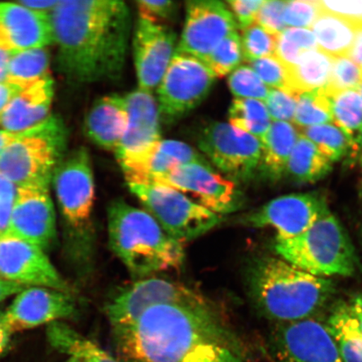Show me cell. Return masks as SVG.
<instances>
[{"mask_svg":"<svg viewBox=\"0 0 362 362\" xmlns=\"http://www.w3.org/2000/svg\"><path fill=\"white\" fill-rule=\"evenodd\" d=\"M111 328L123 362H243L211 305H158Z\"/></svg>","mask_w":362,"mask_h":362,"instance_id":"cell-1","label":"cell"},{"mask_svg":"<svg viewBox=\"0 0 362 362\" xmlns=\"http://www.w3.org/2000/svg\"><path fill=\"white\" fill-rule=\"evenodd\" d=\"M57 71L72 84L119 79L131 33L129 8L119 0L59 1L49 13Z\"/></svg>","mask_w":362,"mask_h":362,"instance_id":"cell-2","label":"cell"},{"mask_svg":"<svg viewBox=\"0 0 362 362\" xmlns=\"http://www.w3.org/2000/svg\"><path fill=\"white\" fill-rule=\"evenodd\" d=\"M248 287L261 313L279 323L315 318L336 291L332 280L274 257L253 262L248 271Z\"/></svg>","mask_w":362,"mask_h":362,"instance_id":"cell-3","label":"cell"},{"mask_svg":"<svg viewBox=\"0 0 362 362\" xmlns=\"http://www.w3.org/2000/svg\"><path fill=\"white\" fill-rule=\"evenodd\" d=\"M107 230L112 252L136 279L184 264L182 244L170 238L146 210L122 199L107 207Z\"/></svg>","mask_w":362,"mask_h":362,"instance_id":"cell-4","label":"cell"},{"mask_svg":"<svg viewBox=\"0 0 362 362\" xmlns=\"http://www.w3.org/2000/svg\"><path fill=\"white\" fill-rule=\"evenodd\" d=\"M52 181L64 219L71 259L81 274H88L95 250V188L87 149L80 147L63 157L54 170Z\"/></svg>","mask_w":362,"mask_h":362,"instance_id":"cell-5","label":"cell"},{"mask_svg":"<svg viewBox=\"0 0 362 362\" xmlns=\"http://www.w3.org/2000/svg\"><path fill=\"white\" fill-rule=\"evenodd\" d=\"M274 249L280 259L317 277H351L361 269L349 235L332 212L300 236L275 240Z\"/></svg>","mask_w":362,"mask_h":362,"instance_id":"cell-6","label":"cell"},{"mask_svg":"<svg viewBox=\"0 0 362 362\" xmlns=\"http://www.w3.org/2000/svg\"><path fill=\"white\" fill-rule=\"evenodd\" d=\"M66 129L57 116L17 134L0 156V174L18 188L49 189L54 170L65 156Z\"/></svg>","mask_w":362,"mask_h":362,"instance_id":"cell-7","label":"cell"},{"mask_svg":"<svg viewBox=\"0 0 362 362\" xmlns=\"http://www.w3.org/2000/svg\"><path fill=\"white\" fill-rule=\"evenodd\" d=\"M128 185L148 214L170 238L182 245L209 232L223 220L221 216L199 205L173 188L151 184Z\"/></svg>","mask_w":362,"mask_h":362,"instance_id":"cell-8","label":"cell"},{"mask_svg":"<svg viewBox=\"0 0 362 362\" xmlns=\"http://www.w3.org/2000/svg\"><path fill=\"white\" fill-rule=\"evenodd\" d=\"M216 78L198 58L176 51L156 88L160 119L168 124L188 115L205 100Z\"/></svg>","mask_w":362,"mask_h":362,"instance_id":"cell-9","label":"cell"},{"mask_svg":"<svg viewBox=\"0 0 362 362\" xmlns=\"http://www.w3.org/2000/svg\"><path fill=\"white\" fill-rule=\"evenodd\" d=\"M206 306L211 305L201 293L169 279L149 277L122 287L105 306L111 327L133 322L144 311L158 305Z\"/></svg>","mask_w":362,"mask_h":362,"instance_id":"cell-10","label":"cell"},{"mask_svg":"<svg viewBox=\"0 0 362 362\" xmlns=\"http://www.w3.org/2000/svg\"><path fill=\"white\" fill-rule=\"evenodd\" d=\"M149 184L173 188L220 216L237 211L243 204L236 183L217 173L207 161L177 165Z\"/></svg>","mask_w":362,"mask_h":362,"instance_id":"cell-11","label":"cell"},{"mask_svg":"<svg viewBox=\"0 0 362 362\" xmlns=\"http://www.w3.org/2000/svg\"><path fill=\"white\" fill-rule=\"evenodd\" d=\"M198 146L226 178L247 180L259 170L262 143L230 124L215 122L202 130Z\"/></svg>","mask_w":362,"mask_h":362,"instance_id":"cell-12","label":"cell"},{"mask_svg":"<svg viewBox=\"0 0 362 362\" xmlns=\"http://www.w3.org/2000/svg\"><path fill=\"white\" fill-rule=\"evenodd\" d=\"M330 214L327 197L320 192L286 194L264 204L243 217L242 223L252 228H273L276 240L300 236Z\"/></svg>","mask_w":362,"mask_h":362,"instance_id":"cell-13","label":"cell"},{"mask_svg":"<svg viewBox=\"0 0 362 362\" xmlns=\"http://www.w3.org/2000/svg\"><path fill=\"white\" fill-rule=\"evenodd\" d=\"M271 346L277 362H342L327 325L315 318L279 323Z\"/></svg>","mask_w":362,"mask_h":362,"instance_id":"cell-14","label":"cell"},{"mask_svg":"<svg viewBox=\"0 0 362 362\" xmlns=\"http://www.w3.org/2000/svg\"><path fill=\"white\" fill-rule=\"evenodd\" d=\"M0 278L25 286L71 291L43 249L8 233L0 236Z\"/></svg>","mask_w":362,"mask_h":362,"instance_id":"cell-15","label":"cell"},{"mask_svg":"<svg viewBox=\"0 0 362 362\" xmlns=\"http://www.w3.org/2000/svg\"><path fill=\"white\" fill-rule=\"evenodd\" d=\"M236 30L233 13L223 3L192 0L185 7L184 29L176 51L204 62L221 40Z\"/></svg>","mask_w":362,"mask_h":362,"instance_id":"cell-16","label":"cell"},{"mask_svg":"<svg viewBox=\"0 0 362 362\" xmlns=\"http://www.w3.org/2000/svg\"><path fill=\"white\" fill-rule=\"evenodd\" d=\"M177 35L161 23L139 16L134 57L139 88L152 92L164 76L177 49Z\"/></svg>","mask_w":362,"mask_h":362,"instance_id":"cell-17","label":"cell"},{"mask_svg":"<svg viewBox=\"0 0 362 362\" xmlns=\"http://www.w3.org/2000/svg\"><path fill=\"white\" fill-rule=\"evenodd\" d=\"M127 124L123 138L116 148L119 164L146 155L160 141V116L152 92L136 89L124 97Z\"/></svg>","mask_w":362,"mask_h":362,"instance_id":"cell-18","label":"cell"},{"mask_svg":"<svg viewBox=\"0 0 362 362\" xmlns=\"http://www.w3.org/2000/svg\"><path fill=\"white\" fill-rule=\"evenodd\" d=\"M8 233L43 249L57 237L55 209L49 189L18 188Z\"/></svg>","mask_w":362,"mask_h":362,"instance_id":"cell-19","label":"cell"},{"mask_svg":"<svg viewBox=\"0 0 362 362\" xmlns=\"http://www.w3.org/2000/svg\"><path fill=\"white\" fill-rule=\"evenodd\" d=\"M76 313V304L71 293L34 287L19 293L4 315L13 334L69 318Z\"/></svg>","mask_w":362,"mask_h":362,"instance_id":"cell-20","label":"cell"},{"mask_svg":"<svg viewBox=\"0 0 362 362\" xmlns=\"http://www.w3.org/2000/svg\"><path fill=\"white\" fill-rule=\"evenodd\" d=\"M54 43L49 13L0 3V47L11 52L47 48Z\"/></svg>","mask_w":362,"mask_h":362,"instance_id":"cell-21","label":"cell"},{"mask_svg":"<svg viewBox=\"0 0 362 362\" xmlns=\"http://www.w3.org/2000/svg\"><path fill=\"white\" fill-rule=\"evenodd\" d=\"M206 161L205 158L187 144L161 139L146 155L122 163L120 166L128 184H149L177 165Z\"/></svg>","mask_w":362,"mask_h":362,"instance_id":"cell-22","label":"cell"},{"mask_svg":"<svg viewBox=\"0 0 362 362\" xmlns=\"http://www.w3.org/2000/svg\"><path fill=\"white\" fill-rule=\"evenodd\" d=\"M54 81L51 76L21 90L0 115V127L21 134L43 123L51 115Z\"/></svg>","mask_w":362,"mask_h":362,"instance_id":"cell-23","label":"cell"},{"mask_svg":"<svg viewBox=\"0 0 362 362\" xmlns=\"http://www.w3.org/2000/svg\"><path fill=\"white\" fill-rule=\"evenodd\" d=\"M127 110L124 97L108 95L98 99L88 112L84 130L98 146L115 151L125 132Z\"/></svg>","mask_w":362,"mask_h":362,"instance_id":"cell-24","label":"cell"},{"mask_svg":"<svg viewBox=\"0 0 362 362\" xmlns=\"http://www.w3.org/2000/svg\"><path fill=\"white\" fill-rule=\"evenodd\" d=\"M300 136L298 129L288 122H274L262 143L259 170L272 181L282 178L293 148Z\"/></svg>","mask_w":362,"mask_h":362,"instance_id":"cell-25","label":"cell"},{"mask_svg":"<svg viewBox=\"0 0 362 362\" xmlns=\"http://www.w3.org/2000/svg\"><path fill=\"white\" fill-rule=\"evenodd\" d=\"M333 59L319 49L305 53L296 65L286 69L285 93L298 98L303 93L324 88L332 74Z\"/></svg>","mask_w":362,"mask_h":362,"instance_id":"cell-26","label":"cell"},{"mask_svg":"<svg viewBox=\"0 0 362 362\" xmlns=\"http://www.w3.org/2000/svg\"><path fill=\"white\" fill-rule=\"evenodd\" d=\"M327 325L342 362H362V329L348 303L339 302Z\"/></svg>","mask_w":362,"mask_h":362,"instance_id":"cell-27","label":"cell"},{"mask_svg":"<svg viewBox=\"0 0 362 362\" xmlns=\"http://www.w3.org/2000/svg\"><path fill=\"white\" fill-rule=\"evenodd\" d=\"M333 162L310 139L300 134L289 156L284 175L297 183H314L327 176Z\"/></svg>","mask_w":362,"mask_h":362,"instance_id":"cell-28","label":"cell"},{"mask_svg":"<svg viewBox=\"0 0 362 362\" xmlns=\"http://www.w3.org/2000/svg\"><path fill=\"white\" fill-rule=\"evenodd\" d=\"M311 29L320 51L332 58L350 57L356 29L349 22L321 11Z\"/></svg>","mask_w":362,"mask_h":362,"instance_id":"cell-29","label":"cell"},{"mask_svg":"<svg viewBox=\"0 0 362 362\" xmlns=\"http://www.w3.org/2000/svg\"><path fill=\"white\" fill-rule=\"evenodd\" d=\"M47 337L54 349L81 362H122L66 324L51 323Z\"/></svg>","mask_w":362,"mask_h":362,"instance_id":"cell-30","label":"cell"},{"mask_svg":"<svg viewBox=\"0 0 362 362\" xmlns=\"http://www.w3.org/2000/svg\"><path fill=\"white\" fill-rule=\"evenodd\" d=\"M49 52L47 48L12 52L8 65V83L21 89L30 87L51 76L49 74Z\"/></svg>","mask_w":362,"mask_h":362,"instance_id":"cell-31","label":"cell"},{"mask_svg":"<svg viewBox=\"0 0 362 362\" xmlns=\"http://www.w3.org/2000/svg\"><path fill=\"white\" fill-rule=\"evenodd\" d=\"M230 124L262 141L271 127L265 104L255 99H234L229 110Z\"/></svg>","mask_w":362,"mask_h":362,"instance_id":"cell-32","label":"cell"},{"mask_svg":"<svg viewBox=\"0 0 362 362\" xmlns=\"http://www.w3.org/2000/svg\"><path fill=\"white\" fill-rule=\"evenodd\" d=\"M330 98L333 123L350 139L352 147L362 131V102L358 90H344Z\"/></svg>","mask_w":362,"mask_h":362,"instance_id":"cell-33","label":"cell"},{"mask_svg":"<svg viewBox=\"0 0 362 362\" xmlns=\"http://www.w3.org/2000/svg\"><path fill=\"white\" fill-rule=\"evenodd\" d=\"M294 123L300 129L333 123L332 98L323 88L300 95L297 98Z\"/></svg>","mask_w":362,"mask_h":362,"instance_id":"cell-34","label":"cell"},{"mask_svg":"<svg viewBox=\"0 0 362 362\" xmlns=\"http://www.w3.org/2000/svg\"><path fill=\"white\" fill-rule=\"evenodd\" d=\"M302 135L315 144L332 162L347 157L351 143L347 135L336 125L322 124L302 129Z\"/></svg>","mask_w":362,"mask_h":362,"instance_id":"cell-35","label":"cell"},{"mask_svg":"<svg viewBox=\"0 0 362 362\" xmlns=\"http://www.w3.org/2000/svg\"><path fill=\"white\" fill-rule=\"evenodd\" d=\"M318 49L315 35L309 29L287 28L279 35L275 57L288 69L305 53Z\"/></svg>","mask_w":362,"mask_h":362,"instance_id":"cell-36","label":"cell"},{"mask_svg":"<svg viewBox=\"0 0 362 362\" xmlns=\"http://www.w3.org/2000/svg\"><path fill=\"white\" fill-rule=\"evenodd\" d=\"M243 57L241 36L236 30L221 40L203 62L216 78H223L239 67Z\"/></svg>","mask_w":362,"mask_h":362,"instance_id":"cell-37","label":"cell"},{"mask_svg":"<svg viewBox=\"0 0 362 362\" xmlns=\"http://www.w3.org/2000/svg\"><path fill=\"white\" fill-rule=\"evenodd\" d=\"M279 35H274L256 23L243 30V55L247 62L275 56Z\"/></svg>","mask_w":362,"mask_h":362,"instance_id":"cell-38","label":"cell"},{"mask_svg":"<svg viewBox=\"0 0 362 362\" xmlns=\"http://www.w3.org/2000/svg\"><path fill=\"white\" fill-rule=\"evenodd\" d=\"M362 83V71L350 57L333 59L328 83L323 88L329 97L344 90H355Z\"/></svg>","mask_w":362,"mask_h":362,"instance_id":"cell-39","label":"cell"},{"mask_svg":"<svg viewBox=\"0 0 362 362\" xmlns=\"http://www.w3.org/2000/svg\"><path fill=\"white\" fill-rule=\"evenodd\" d=\"M228 85L230 92L237 98L265 101L270 92L269 88L247 66H239L230 74Z\"/></svg>","mask_w":362,"mask_h":362,"instance_id":"cell-40","label":"cell"},{"mask_svg":"<svg viewBox=\"0 0 362 362\" xmlns=\"http://www.w3.org/2000/svg\"><path fill=\"white\" fill-rule=\"evenodd\" d=\"M319 1L315 0H294L287 1L283 13L285 25L291 28H311L320 15Z\"/></svg>","mask_w":362,"mask_h":362,"instance_id":"cell-41","label":"cell"},{"mask_svg":"<svg viewBox=\"0 0 362 362\" xmlns=\"http://www.w3.org/2000/svg\"><path fill=\"white\" fill-rule=\"evenodd\" d=\"M249 63L253 71L267 87L286 92L287 70L277 57L260 58Z\"/></svg>","mask_w":362,"mask_h":362,"instance_id":"cell-42","label":"cell"},{"mask_svg":"<svg viewBox=\"0 0 362 362\" xmlns=\"http://www.w3.org/2000/svg\"><path fill=\"white\" fill-rule=\"evenodd\" d=\"M266 107L274 122L293 121L296 115L297 98L284 90L272 89L267 97Z\"/></svg>","mask_w":362,"mask_h":362,"instance_id":"cell-43","label":"cell"},{"mask_svg":"<svg viewBox=\"0 0 362 362\" xmlns=\"http://www.w3.org/2000/svg\"><path fill=\"white\" fill-rule=\"evenodd\" d=\"M287 1L269 0L264 1L257 13L255 23L262 28L274 35H279L287 29L283 20L285 4Z\"/></svg>","mask_w":362,"mask_h":362,"instance_id":"cell-44","label":"cell"},{"mask_svg":"<svg viewBox=\"0 0 362 362\" xmlns=\"http://www.w3.org/2000/svg\"><path fill=\"white\" fill-rule=\"evenodd\" d=\"M322 12L341 18L355 28H362V1H319Z\"/></svg>","mask_w":362,"mask_h":362,"instance_id":"cell-45","label":"cell"},{"mask_svg":"<svg viewBox=\"0 0 362 362\" xmlns=\"http://www.w3.org/2000/svg\"><path fill=\"white\" fill-rule=\"evenodd\" d=\"M18 187L0 174V236L8 232Z\"/></svg>","mask_w":362,"mask_h":362,"instance_id":"cell-46","label":"cell"},{"mask_svg":"<svg viewBox=\"0 0 362 362\" xmlns=\"http://www.w3.org/2000/svg\"><path fill=\"white\" fill-rule=\"evenodd\" d=\"M264 2V0H230L228 4L240 29L243 30L255 24L257 13Z\"/></svg>","mask_w":362,"mask_h":362,"instance_id":"cell-47","label":"cell"},{"mask_svg":"<svg viewBox=\"0 0 362 362\" xmlns=\"http://www.w3.org/2000/svg\"><path fill=\"white\" fill-rule=\"evenodd\" d=\"M139 16L160 22L175 15V4L170 0H139L136 2Z\"/></svg>","mask_w":362,"mask_h":362,"instance_id":"cell-48","label":"cell"},{"mask_svg":"<svg viewBox=\"0 0 362 362\" xmlns=\"http://www.w3.org/2000/svg\"><path fill=\"white\" fill-rule=\"evenodd\" d=\"M21 90L11 83H0V115Z\"/></svg>","mask_w":362,"mask_h":362,"instance_id":"cell-49","label":"cell"},{"mask_svg":"<svg viewBox=\"0 0 362 362\" xmlns=\"http://www.w3.org/2000/svg\"><path fill=\"white\" fill-rule=\"evenodd\" d=\"M11 332L6 323V315L0 311V358L6 354L10 345Z\"/></svg>","mask_w":362,"mask_h":362,"instance_id":"cell-50","label":"cell"},{"mask_svg":"<svg viewBox=\"0 0 362 362\" xmlns=\"http://www.w3.org/2000/svg\"><path fill=\"white\" fill-rule=\"evenodd\" d=\"M58 2L55 0L54 1H48V0H45V1H28V0H25V1H18L17 4L30 8V10L49 13L55 8Z\"/></svg>","mask_w":362,"mask_h":362,"instance_id":"cell-51","label":"cell"},{"mask_svg":"<svg viewBox=\"0 0 362 362\" xmlns=\"http://www.w3.org/2000/svg\"><path fill=\"white\" fill-rule=\"evenodd\" d=\"M25 288V285L8 281V280L0 278V302L6 300L12 294L21 293Z\"/></svg>","mask_w":362,"mask_h":362,"instance_id":"cell-52","label":"cell"},{"mask_svg":"<svg viewBox=\"0 0 362 362\" xmlns=\"http://www.w3.org/2000/svg\"><path fill=\"white\" fill-rule=\"evenodd\" d=\"M12 52L0 47V83H8V65Z\"/></svg>","mask_w":362,"mask_h":362,"instance_id":"cell-53","label":"cell"},{"mask_svg":"<svg viewBox=\"0 0 362 362\" xmlns=\"http://www.w3.org/2000/svg\"><path fill=\"white\" fill-rule=\"evenodd\" d=\"M347 161L352 165H356L362 170V131L351 147Z\"/></svg>","mask_w":362,"mask_h":362,"instance_id":"cell-54","label":"cell"},{"mask_svg":"<svg viewBox=\"0 0 362 362\" xmlns=\"http://www.w3.org/2000/svg\"><path fill=\"white\" fill-rule=\"evenodd\" d=\"M356 29L355 42L349 57L361 67L362 64V28Z\"/></svg>","mask_w":362,"mask_h":362,"instance_id":"cell-55","label":"cell"},{"mask_svg":"<svg viewBox=\"0 0 362 362\" xmlns=\"http://www.w3.org/2000/svg\"><path fill=\"white\" fill-rule=\"evenodd\" d=\"M348 304H349L353 314H354L357 321H358L362 329V293L356 294Z\"/></svg>","mask_w":362,"mask_h":362,"instance_id":"cell-56","label":"cell"},{"mask_svg":"<svg viewBox=\"0 0 362 362\" xmlns=\"http://www.w3.org/2000/svg\"><path fill=\"white\" fill-rule=\"evenodd\" d=\"M16 134H11L0 129V156L10 144L15 140Z\"/></svg>","mask_w":362,"mask_h":362,"instance_id":"cell-57","label":"cell"},{"mask_svg":"<svg viewBox=\"0 0 362 362\" xmlns=\"http://www.w3.org/2000/svg\"><path fill=\"white\" fill-rule=\"evenodd\" d=\"M66 362H81L78 359L74 358V357H70L69 360H68Z\"/></svg>","mask_w":362,"mask_h":362,"instance_id":"cell-58","label":"cell"},{"mask_svg":"<svg viewBox=\"0 0 362 362\" xmlns=\"http://www.w3.org/2000/svg\"><path fill=\"white\" fill-rule=\"evenodd\" d=\"M357 90H358V92H359V94H360V96L361 98V102H362V83L359 86V88H357Z\"/></svg>","mask_w":362,"mask_h":362,"instance_id":"cell-59","label":"cell"},{"mask_svg":"<svg viewBox=\"0 0 362 362\" xmlns=\"http://www.w3.org/2000/svg\"><path fill=\"white\" fill-rule=\"evenodd\" d=\"M360 194H361V197L362 198V181H361V187H360Z\"/></svg>","mask_w":362,"mask_h":362,"instance_id":"cell-60","label":"cell"},{"mask_svg":"<svg viewBox=\"0 0 362 362\" xmlns=\"http://www.w3.org/2000/svg\"><path fill=\"white\" fill-rule=\"evenodd\" d=\"M361 242H362V226H361Z\"/></svg>","mask_w":362,"mask_h":362,"instance_id":"cell-61","label":"cell"},{"mask_svg":"<svg viewBox=\"0 0 362 362\" xmlns=\"http://www.w3.org/2000/svg\"><path fill=\"white\" fill-rule=\"evenodd\" d=\"M361 71H362V64H361Z\"/></svg>","mask_w":362,"mask_h":362,"instance_id":"cell-62","label":"cell"},{"mask_svg":"<svg viewBox=\"0 0 362 362\" xmlns=\"http://www.w3.org/2000/svg\"><path fill=\"white\" fill-rule=\"evenodd\" d=\"M122 362H123V361H122Z\"/></svg>","mask_w":362,"mask_h":362,"instance_id":"cell-63","label":"cell"}]
</instances>
